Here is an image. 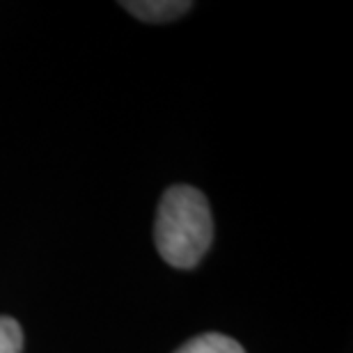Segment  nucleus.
<instances>
[{"mask_svg":"<svg viewBox=\"0 0 353 353\" xmlns=\"http://www.w3.org/2000/svg\"><path fill=\"white\" fill-rule=\"evenodd\" d=\"M122 7L147 23H168V21L183 17L193 7V3H183V0H126Z\"/></svg>","mask_w":353,"mask_h":353,"instance_id":"obj_2","label":"nucleus"},{"mask_svg":"<svg viewBox=\"0 0 353 353\" xmlns=\"http://www.w3.org/2000/svg\"><path fill=\"white\" fill-rule=\"evenodd\" d=\"M174 353H245V351L241 344L228 335L207 333V335L188 340L179 351H174Z\"/></svg>","mask_w":353,"mask_h":353,"instance_id":"obj_3","label":"nucleus"},{"mask_svg":"<svg viewBox=\"0 0 353 353\" xmlns=\"http://www.w3.org/2000/svg\"><path fill=\"white\" fill-rule=\"evenodd\" d=\"M159 255L174 268H193L214 241V221L202 190L172 186L159 202L154 225Z\"/></svg>","mask_w":353,"mask_h":353,"instance_id":"obj_1","label":"nucleus"},{"mask_svg":"<svg viewBox=\"0 0 353 353\" xmlns=\"http://www.w3.org/2000/svg\"><path fill=\"white\" fill-rule=\"evenodd\" d=\"M23 333L12 316H0V353H21Z\"/></svg>","mask_w":353,"mask_h":353,"instance_id":"obj_4","label":"nucleus"}]
</instances>
